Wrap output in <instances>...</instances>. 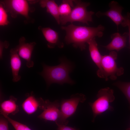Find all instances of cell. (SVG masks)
<instances>
[{
	"label": "cell",
	"mask_w": 130,
	"mask_h": 130,
	"mask_svg": "<svg viewBox=\"0 0 130 130\" xmlns=\"http://www.w3.org/2000/svg\"><path fill=\"white\" fill-rule=\"evenodd\" d=\"M38 29L41 31L47 41L48 47L52 48L56 46L60 48L63 47L64 44L60 40L57 32L50 27H43L40 26H39Z\"/></svg>",
	"instance_id": "obj_12"
},
{
	"label": "cell",
	"mask_w": 130,
	"mask_h": 130,
	"mask_svg": "<svg viewBox=\"0 0 130 130\" xmlns=\"http://www.w3.org/2000/svg\"><path fill=\"white\" fill-rule=\"evenodd\" d=\"M39 3L42 7L46 8L47 12L53 16L58 24H60L58 6L54 0H42L39 1Z\"/></svg>",
	"instance_id": "obj_16"
},
{
	"label": "cell",
	"mask_w": 130,
	"mask_h": 130,
	"mask_svg": "<svg viewBox=\"0 0 130 130\" xmlns=\"http://www.w3.org/2000/svg\"><path fill=\"white\" fill-rule=\"evenodd\" d=\"M73 2L75 5L70 14L67 16L60 17V24L63 25L68 22L72 24L76 21L88 25L89 22H92V16L94 13L87 9L90 3L79 0H74Z\"/></svg>",
	"instance_id": "obj_3"
},
{
	"label": "cell",
	"mask_w": 130,
	"mask_h": 130,
	"mask_svg": "<svg viewBox=\"0 0 130 130\" xmlns=\"http://www.w3.org/2000/svg\"><path fill=\"white\" fill-rule=\"evenodd\" d=\"M126 130H130V127L127 129Z\"/></svg>",
	"instance_id": "obj_26"
},
{
	"label": "cell",
	"mask_w": 130,
	"mask_h": 130,
	"mask_svg": "<svg viewBox=\"0 0 130 130\" xmlns=\"http://www.w3.org/2000/svg\"><path fill=\"white\" fill-rule=\"evenodd\" d=\"M28 2L25 0H6L0 1V3L12 17L15 18L18 15H20L28 20L30 18V8Z\"/></svg>",
	"instance_id": "obj_8"
},
{
	"label": "cell",
	"mask_w": 130,
	"mask_h": 130,
	"mask_svg": "<svg viewBox=\"0 0 130 130\" xmlns=\"http://www.w3.org/2000/svg\"><path fill=\"white\" fill-rule=\"evenodd\" d=\"M60 61V64L55 66L43 65V70L40 74L48 86L53 83L60 84L65 83L72 84L74 83L69 76L73 69L72 64L65 58H61Z\"/></svg>",
	"instance_id": "obj_2"
},
{
	"label": "cell",
	"mask_w": 130,
	"mask_h": 130,
	"mask_svg": "<svg viewBox=\"0 0 130 130\" xmlns=\"http://www.w3.org/2000/svg\"><path fill=\"white\" fill-rule=\"evenodd\" d=\"M3 116L8 120L15 130H32L26 125L12 119L8 116Z\"/></svg>",
	"instance_id": "obj_20"
},
{
	"label": "cell",
	"mask_w": 130,
	"mask_h": 130,
	"mask_svg": "<svg viewBox=\"0 0 130 130\" xmlns=\"http://www.w3.org/2000/svg\"><path fill=\"white\" fill-rule=\"evenodd\" d=\"M129 33L124 32L122 35L118 32L111 34V42L108 45L103 46L107 50L111 51L116 50L118 51L126 46L127 39Z\"/></svg>",
	"instance_id": "obj_13"
},
{
	"label": "cell",
	"mask_w": 130,
	"mask_h": 130,
	"mask_svg": "<svg viewBox=\"0 0 130 130\" xmlns=\"http://www.w3.org/2000/svg\"><path fill=\"white\" fill-rule=\"evenodd\" d=\"M8 120L3 116H0V130H9Z\"/></svg>",
	"instance_id": "obj_22"
},
{
	"label": "cell",
	"mask_w": 130,
	"mask_h": 130,
	"mask_svg": "<svg viewBox=\"0 0 130 130\" xmlns=\"http://www.w3.org/2000/svg\"><path fill=\"white\" fill-rule=\"evenodd\" d=\"M21 106L25 112L30 115L36 111L39 108V99L37 100L33 95H31L24 100Z\"/></svg>",
	"instance_id": "obj_17"
},
{
	"label": "cell",
	"mask_w": 130,
	"mask_h": 130,
	"mask_svg": "<svg viewBox=\"0 0 130 130\" xmlns=\"http://www.w3.org/2000/svg\"><path fill=\"white\" fill-rule=\"evenodd\" d=\"M114 85L119 88L125 95L130 106V82L119 81L114 83Z\"/></svg>",
	"instance_id": "obj_19"
},
{
	"label": "cell",
	"mask_w": 130,
	"mask_h": 130,
	"mask_svg": "<svg viewBox=\"0 0 130 130\" xmlns=\"http://www.w3.org/2000/svg\"><path fill=\"white\" fill-rule=\"evenodd\" d=\"M9 46V42L6 41L0 42V59L2 58L3 50L4 48H7Z\"/></svg>",
	"instance_id": "obj_24"
},
{
	"label": "cell",
	"mask_w": 130,
	"mask_h": 130,
	"mask_svg": "<svg viewBox=\"0 0 130 130\" xmlns=\"http://www.w3.org/2000/svg\"><path fill=\"white\" fill-rule=\"evenodd\" d=\"M7 12L2 4H0V25L4 26L8 25L9 23L8 19Z\"/></svg>",
	"instance_id": "obj_21"
},
{
	"label": "cell",
	"mask_w": 130,
	"mask_h": 130,
	"mask_svg": "<svg viewBox=\"0 0 130 130\" xmlns=\"http://www.w3.org/2000/svg\"><path fill=\"white\" fill-rule=\"evenodd\" d=\"M61 28L66 32L65 39L66 43L72 44L74 47L81 51L85 49L86 44L91 39L96 37H102L105 29L101 25L93 27L76 26L72 24L62 26Z\"/></svg>",
	"instance_id": "obj_1"
},
{
	"label": "cell",
	"mask_w": 130,
	"mask_h": 130,
	"mask_svg": "<svg viewBox=\"0 0 130 130\" xmlns=\"http://www.w3.org/2000/svg\"><path fill=\"white\" fill-rule=\"evenodd\" d=\"M117 53L111 51L108 55L102 56L101 66L103 70L104 78L106 81L109 78L112 80L116 79L117 77L123 75L124 69L117 67L116 62L117 58Z\"/></svg>",
	"instance_id": "obj_6"
},
{
	"label": "cell",
	"mask_w": 130,
	"mask_h": 130,
	"mask_svg": "<svg viewBox=\"0 0 130 130\" xmlns=\"http://www.w3.org/2000/svg\"><path fill=\"white\" fill-rule=\"evenodd\" d=\"M73 0H63L58 6L59 12L60 17L66 16L71 13L72 9L74 6Z\"/></svg>",
	"instance_id": "obj_18"
},
{
	"label": "cell",
	"mask_w": 130,
	"mask_h": 130,
	"mask_svg": "<svg viewBox=\"0 0 130 130\" xmlns=\"http://www.w3.org/2000/svg\"><path fill=\"white\" fill-rule=\"evenodd\" d=\"M58 127L57 130H78L74 128L66 126V125L56 124Z\"/></svg>",
	"instance_id": "obj_25"
},
{
	"label": "cell",
	"mask_w": 130,
	"mask_h": 130,
	"mask_svg": "<svg viewBox=\"0 0 130 130\" xmlns=\"http://www.w3.org/2000/svg\"><path fill=\"white\" fill-rule=\"evenodd\" d=\"M39 100V108L43 111L38 116V118L46 121L57 122L60 115V103L59 101L56 100L51 102L48 100H44L41 98Z\"/></svg>",
	"instance_id": "obj_7"
},
{
	"label": "cell",
	"mask_w": 130,
	"mask_h": 130,
	"mask_svg": "<svg viewBox=\"0 0 130 130\" xmlns=\"http://www.w3.org/2000/svg\"><path fill=\"white\" fill-rule=\"evenodd\" d=\"M10 52V62L13 76V81L17 82L21 79L19 72L21 65V62L18 51L15 47L11 49Z\"/></svg>",
	"instance_id": "obj_14"
},
{
	"label": "cell",
	"mask_w": 130,
	"mask_h": 130,
	"mask_svg": "<svg viewBox=\"0 0 130 130\" xmlns=\"http://www.w3.org/2000/svg\"><path fill=\"white\" fill-rule=\"evenodd\" d=\"M17 99L13 96L4 101L0 104V112L2 115L12 114L14 115L19 111V108L16 102Z\"/></svg>",
	"instance_id": "obj_15"
},
{
	"label": "cell",
	"mask_w": 130,
	"mask_h": 130,
	"mask_svg": "<svg viewBox=\"0 0 130 130\" xmlns=\"http://www.w3.org/2000/svg\"><path fill=\"white\" fill-rule=\"evenodd\" d=\"M24 37H22L19 40V44L15 47L18 51L20 57L26 61V65L28 68L32 67L33 62L31 60V58L32 51L36 44L35 42L27 43L25 42Z\"/></svg>",
	"instance_id": "obj_10"
},
{
	"label": "cell",
	"mask_w": 130,
	"mask_h": 130,
	"mask_svg": "<svg viewBox=\"0 0 130 130\" xmlns=\"http://www.w3.org/2000/svg\"><path fill=\"white\" fill-rule=\"evenodd\" d=\"M125 17L121 25L123 27L128 26L129 30L130 48V13H128Z\"/></svg>",
	"instance_id": "obj_23"
},
{
	"label": "cell",
	"mask_w": 130,
	"mask_h": 130,
	"mask_svg": "<svg viewBox=\"0 0 130 130\" xmlns=\"http://www.w3.org/2000/svg\"><path fill=\"white\" fill-rule=\"evenodd\" d=\"M86 99L84 94L78 93L72 95L69 99L62 100L60 103V116L56 124L66 125L68 118L75 113L79 103L84 102Z\"/></svg>",
	"instance_id": "obj_5"
},
{
	"label": "cell",
	"mask_w": 130,
	"mask_h": 130,
	"mask_svg": "<svg viewBox=\"0 0 130 130\" xmlns=\"http://www.w3.org/2000/svg\"><path fill=\"white\" fill-rule=\"evenodd\" d=\"M110 9L104 12L99 11L96 14V16L98 17L105 16L110 18L117 26L118 30V26L121 25L124 19L122 12L123 8L119 5L117 2L114 1H111L109 4Z\"/></svg>",
	"instance_id": "obj_9"
},
{
	"label": "cell",
	"mask_w": 130,
	"mask_h": 130,
	"mask_svg": "<svg viewBox=\"0 0 130 130\" xmlns=\"http://www.w3.org/2000/svg\"><path fill=\"white\" fill-rule=\"evenodd\" d=\"M89 45V49L91 58L98 68L97 72L98 76L104 78L103 71L101 66L102 55L100 53L95 38H93L87 43Z\"/></svg>",
	"instance_id": "obj_11"
},
{
	"label": "cell",
	"mask_w": 130,
	"mask_h": 130,
	"mask_svg": "<svg viewBox=\"0 0 130 130\" xmlns=\"http://www.w3.org/2000/svg\"><path fill=\"white\" fill-rule=\"evenodd\" d=\"M97 97L94 102L89 103L93 113V121L97 116L107 110H113V107L110 105L115 99L113 89L108 87L101 89L98 92Z\"/></svg>",
	"instance_id": "obj_4"
}]
</instances>
